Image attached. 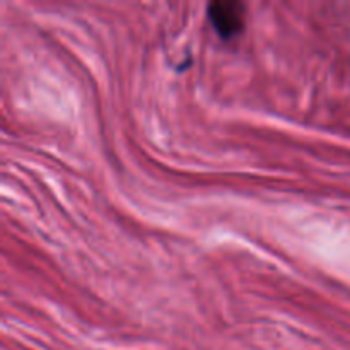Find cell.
Masks as SVG:
<instances>
[{"label": "cell", "instance_id": "cell-1", "mask_svg": "<svg viewBox=\"0 0 350 350\" xmlns=\"http://www.w3.org/2000/svg\"><path fill=\"white\" fill-rule=\"evenodd\" d=\"M207 14L215 31L222 38H232L245 27V5L236 0H214L208 3Z\"/></svg>", "mask_w": 350, "mask_h": 350}]
</instances>
